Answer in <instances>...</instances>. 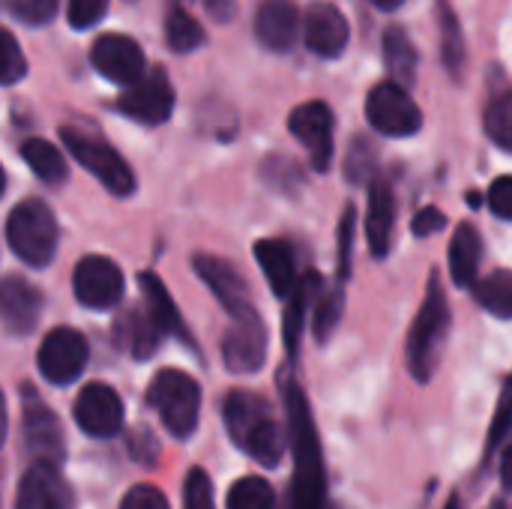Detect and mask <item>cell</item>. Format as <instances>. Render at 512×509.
<instances>
[{
    "instance_id": "6da1fadb",
    "label": "cell",
    "mask_w": 512,
    "mask_h": 509,
    "mask_svg": "<svg viewBox=\"0 0 512 509\" xmlns=\"http://www.w3.org/2000/svg\"><path fill=\"white\" fill-rule=\"evenodd\" d=\"M222 417H225V429L231 435V441L258 465L264 468H276L285 456V432L279 426V420L273 417V408L264 396L258 393H246V390H234L228 393L225 405H222Z\"/></svg>"
},
{
    "instance_id": "c3c4849f",
    "label": "cell",
    "mask_w": 512,
    "mask_h": 509,
    "mask_svg": "<svg viewBox=\"0 0 512 509\" xmlns=\"http://www.w3.org/2000/svg\"><path fill=\"white\" fill-rule=\"evenodd\" d=\"M3 189H6V174H3V168H0V195H3Z\"/></svg>"
},
{
    "instance_id": "bcb514c9",
    "label": "cell",
    "mask_w": 512,
    "mask_h": 509,
    "mask_svg": "<svg viewBox=\"0 0 512 509\" xmlns=\"http://www.w3.org/2000/svg\"><path fill=\"white\" fill-rule=\"evenodd\" d=\"M3 438H6V399L0 393V447H3Z\"/></svg>"
},
{
    "instance_id": "e0dca14e",
    "label": "cell",
    "mask_w": 512,
    "mask_h": 509,
    "mask_svg": "<svg viewBox=\"0 0 512 509\" xmlns=\"http://www.w3.org/2000/svg\"><path fill=\"white\" fill-rule=\"evenodd\" d=\"M18 509H75L72 507V492L57 474L54 465L36 462L21 486H18Z\"/></svg>"
},
{
    "instance_id": "2e32d148",
    "label": "cell",
    "mask_w": 512,
    "mask_h": 509,
    "mask_svg": "<svg viewBox=\"0 0 512 509\" xmlns=\"http://www.w3.org/2000/svg\"><path fill=\"white\" fill-rule=\"evenodd\" d=\"M300 33L294 0H264L255 12V36L270 51H291Z\"/></svg>"
},
{
    "instance_id": "7a4b0ae2",
    "label": "cell",
    "mask_w": 512,
    "mask_h": 509,
    "mask_svg": "<svg viewBox=\"0 0 512 509\" xmlns=\"http://www.w3.org/2000/svg\"><path fill=\"white\" fill-rule=\"evenodd\" d=\"M450 324H453L450 297L441 285V273L432 270L426 297L414 315V324H411L408 342H405V363L417 384H429L435 378L444 348H447V339H450Z\"/></svg>"
},
{
    "instance_id": "7bdbcfd3",
    "label": "cell",
    "mask_w": 512,
    "mask_h": 509,
    "mask_svg": "<svg viewBox=\"0 0 512 509\" xmlns=\"http://www.w3.org/2000/svg\"><path fill=\"white\" fill-rule=\"evenodd\" d=\"M120 509H171L168 507V498L153 489V486H135L126 498H123V507Z\"/></svg>"
},
{
    "instance_id": "83f0119b",
    "label": "cell",
    "mask_w": 512,
    "mask_h": 509,
    "mask_svg": "<svg viewBox=\"0 0 512 509\" xmlns=\"http://www.w3.org/2000/svg\"><path fill=\"white\" fill-rule=\"evenodd\" d=\"M165 36H168V48L177 54H189L204 45V27L180 3H171V9H168Z\"/></svg>"
},
{
    "instance_id": "d590c367",
    "label": "cell",
    "mask_w": 512,
    "mask_h": 509,
    "mask_svg": "<svg viewBox=\"0 0 512 509\" xmlns=\"http://www.w3.org/2000/svg\"><path fill=\"white\" fill-rule=\"evenodd\" d=\"M354 228H357V210L348 204L342 219H339V243H336V276L339 285L348 282L351 276V261H354Z\"/></svg>"
},
{
    "instance_id": "8d00e7d4",
    "label": "cell",
    "mask_w": 512,
    "mask_h": 509,
    "mask_svg": "<svg viewBox=\"0 0 512 509\" xmlns=\"http://www.w3.org/2000/svg\"><path fill=\"white\" fill-rule=\"evenodd\" d=\"M24 72H27V60L21 45L9 30L0 27V84H15L24 78Z\"/></svg>"
},
{
    "instance_id": "ee69618b",
    "label": "cell",
    "mask_w": 512,
    "mask_h": 509,
    "mask_svg": "<svg viewBox=\"0 0 512 509\" xmlns=\"http://www.w3.org/2000/svg\"><path fill=\"white\" fill-rule=\"evenodd\" d=\"M501 483H504L507 492H512V438L507 441L504 456H501Z\"/></svg>"
},
{
    "instance_id": "74e56055",
    "label": "cell",
    "mask_w": 512,
    "mask_h": 509,
    "mask_svg": "<svg viewBox=\"0 0 512 509\" xmlns=\"http://www.w3.org/2000/svg\"><path fill=\"white\" fill-rule=\"evenodd\" d=\"M6 9L12 12V18H18L21 24L30 27H42L54 18L57 12V0H6Z\"/></svg>"
},
{
    "instance_id": "603a6c76",
    "label": "cell",
    "mask_w": 512,
    "mask_h": 509,
    "mask_svg": "<svg viewBox=\"0 0 512 509\" xmlns=\"http://www.w3.org/2000/svg\"><path fill=\"white\" fill-rule=\"evenodd\" d=\"M141 291H144V300H147V315L153 318V324L162 330V336L168 333H177L183 339H189L186 327H183V318L171 300V294L165 291V285L153 276V273H141Z\"/></svg>"
},
{
    "instance_id": "ba28073f",
    "label": "cell",
    "mask_w": 512,
    "mask_h": 509,
    "mask_svg": "<svg viewBox=\"0 0 512 509\" xmlns=\"http://www.w3.org/2000/svg\"><path fill=\"white\" fill-rule=\"evenodd\" d=\"M288 129L306 147L312 168L324 174L333 162V129H336L330 105L321 99L297 105L288 117Z\"/></svg>"
},
{
    "instance_id": "277c9868",
    "label": "cell",
    "mask_w": 512,
    "mask_h": 509,
    "mask_svg": "<svg viewBox=\"0 0 512 509\" xmlns=\"http://www.w3.org/2000/svg\"><path fill=\"white\" fill-rule=\"evenodd\" d=\"M147 402L156 408L162 426L174 438H189L198 426V411H201V387L195 378L177 369H165L150 381Z\"/></svg>"
},
{
    "instance_id": "d6986e66",
    "label": "cell",
    "mask_w": 512,
    "mask_h": 509,
    "mask_svg": "<svg viewBox=\"0 0 512 509\" xmlns=\"http://www.w3.org/2000/svg\"><path fill=\"white\" fill-rule=\"evenodd\" d=\"M39 312H42V297L27 279L6 276L0 282V318L12 333H30L39 321Z\"/></svg>"
},
{
    "instance_id": "1f68e13d",
    "label": "cell",
    "mask_w": 512,
    "mask_h": 509,
    "mask_svg": "<svg viewBox=\"0 0 512 509\" xmlns=\"http://www.w3.org/2000/svg\"><path fill=\"white\" fill-rule=\"evenodd\" d=\"M486 135L501 147L512 153V90L495 96L486 108Z\"/></svg>"
},
{
    "instance_id": "7dc6e473",
    "label": "cell",
    "mask_w": 512,
    "mask_h": 509,
    "mask_svg": "<svg viewBox=\"0 0 512 509\" xmlns=\"http://www.w3.org/2000/svg\"><path fill=\"white\" fill-rule=\"evenodd\" d=\"M372 6H378V9H399L405 0H369Z\"/></svg>"
},
{
    "instance_id": "ffe728a7",
    "label": "cell",
    "mask_w": 512,
    "mask_h": 509,
    "mask_svg": "<svg viewBox=\"0 0 512 509\" xmlns=\"http://www.w3.org/2000/svg\"><path fill=\"white\" fill-rule=\"evenodd\" d=\"M24 432H27V447H30V453H33L39 462L57 468V462L63 459V429H60L57 417H54L42 402H36L30 393H27Z\"/></svg>"
},
{
    "instance_id": "5b68a950",
    "label": "cell",
    "mask_w": 512,
    "mask_h": 509,
    "mask_svg": "<svg viewBox=\"0 0 512 509\" xmlns=\"http://www.w3.org/2000/svg\"><path fill=\"white\" fill-rule=\"evenodd\" d=\"M63 144L69 147V153L114 195H132L135 189V174L126 165V159L99 135L75 129V126H63Z\"/></svg>"
},
{
    "instance_id": "ab89813d",
    "label": "cell",
    "mask_w": 512,
    "mask_h": 509,
    "mask_svg": "<svg viewBox=\"0 0 512 509\" xmlns=\"http://www.w3.org/2000/svg\"><path fill=\"white\" fill-rule=\"evenodd\" d=\"M108 12V0H69V24L75 30H87L102 21Z\"/></svg>"
},
{
    "instance_id": "f35d334b",
    "label": "cell",
    "mask_w": 512,
    "mask_h": 509,
    "mask_svg": "<svg viewBox=\"0 0 512 509\" xmlns=\"http://www.w3.org/2000/svg\"><path fill=\"white\" fill-rule=\"evenodd\" d=\"M183 509H213V483L201 468H192L183 486Z\"/></svg>"
},
{
    "instance_id": "7c38bea8",
    "label": "cell",
    "mask_w": 512,
    "mask_h": 509,
    "mask_svg": "<svg viewBox=\"0 0 512 509\" xmlns=\"http://www.w3.org/2000/svg\"><path fill=\"white\" fill-rule=\"evenodd\" d=\"M72 285H75V297L87 309H114L123 297V273L114 261L102 255L81 258Z\"/></svg>"
},
{
    "instance_id": "9a60e30c",
    "label": "cell",
    "mask_w": 512,
    "mask_h": 509,
    "mask_svg": "<svg viewBox=\"0 0 512 509\" xmlns=\"http://www.w3.org/2000/svg\"><path fill=\"white\" fill-rule=\"evenodd\" d=\"M396 234V192L384 177L369 183V207H366V240L378 261H384L393 249Z\"/></svg>"
},
{
    "instance_id": "60d3db41",
    "label": "cell",
    "mask_w": 512,
    "mask_h": 509,
    "mask_svg": "<svg viewBox=\"0 0 512 509\" xmlns=\"http://www.w3.org/2000/svg\"><path fill=\"white\" fill-rule=\"evenodd\" d=\"M489 210L504 219V222H512V174L507 177H498L492 186H489Z\"/></svg>"
},
{
    "instance_id": "4316f807",
    "label": "cell",
    "mask_w": 512,
    "mask_h": 509,
    "mask_svg": "<svg viewBox=\"0 0 512 509\" xmlns=\"http://www.w3.org/2000/svg\"><path fill=\"white\" fill-rule=\"evenodd\" d=\"M21 156L39 180H45V183L66 180V159L60 156V150L54 144H48L42 138H30L21 144Z\"/></svg>"
},
{
    "instance_id": "7402d4cb",
    "label": "cell",
    "mask_w": 512,
    "mask_h": 509,
    "mask_svg": "<svg viewBox=\"0 0 512 509\" xmlns=\"http://www.w3.org/2000/svg\"><path fill=\"white\" fill-rule=\"evenodd\" d=\"M255 261H258L270 291L276 297H291V291L300 282L291 246L285 240H258L255 243Z\"/></svg>"
},
{
    "instance_id": "5bb4252c",
    "label": "cell",
    "mask_w": 512,
    "mask_h": 509,
    "mask_svg": "<svg viewBox=\"0 0 512 509\" xmlns=\"http://www.w3.org/2000/svg\"><path fill=\"white\" fill-rule=\"evenodd\" d=\"M303 36H306L309 51L333 60L348 48L351 27H348V18L342 15L339 6H333L327 0H315L303 15Z\"/></svg>"
},
{
    "instance_id": "4fadbf2b",
    "label": "cell",
    "mask_w": 512,
    "mask_h": 509,
    "mask_svg": "<svg viewBox=\"0 0 512 509\" xmlns=\"http://www.w3.org/2000/svg\"><path fill=\"white\" fill-rule=\"evenodd\" d=\"M75 423L93 438L117 435L120 426H123V402H120V396L102 381L87 384L75 399Z\"/></svg>"
},
{
    "instance_id": "8992f818",
    "label": "cell",
    "mask_w": 512,
    "mask_h": 509,
    "mask_svg": "<svg viewBox=\"0 0 512 509\" xmlns=\"http://www.w3.org/2000/svg\"><path fill=\"white\" fill-rule=\"evenodd\" d=\"M222 360H225V369L234 375H255L264 369L267 327L252 303L231 312V324L222 339Z\"/></svg>"
},
{
    "instance_id": "44dd1931",
    "label": "cell",
    "mask_w": 512,
    "mask_h": 509,
    "mask_svg": "<svg viewBox=\"0 0 512 509\" xmlns=\"http://www.w3.org/2000/svg\"><path fill=\"white\" fill-rule=\"evenodd\" d=\"M450 279L462 291H474L483 267V234L474 222H462L450 240Z\"/></svg>"
},
{
    "instance_id": "d6a6232c",
    "label": "cell",
    "mask_w": 512,
    "mask_h": 509,
    "mask_svg": "<svg viewBox=\"0 0 512 509\" xmlns=\"http://www.w3.org/2000/svg\"><path fill=\"white\" fill-rule=\"evenodd\" d=\"M345 177L354 186L372 183L375 180V147L366 138H354L345 156Z\"/></svg>"
},
{
    "instance_id": "4dcf8cb0",
    "label": "cell",
    "mask_w": 512,
    "mask_h": 509,
    "mask_svg": "<svg viewBox=\"0 0 512 509\" xmlns=\"http://www.w3.org/2000/svg\"><path fill=\"white\" fill-rule=\"evenodd\" d=\"M441 54H444V63L453 75L462 72V63H465V39H462V27L456 21V12L450 9L447 0H441Z\"/></svg>"
},
{
    "instance_id": "3957f363",
    "label": "cell",
    "mask_w": 512,
    "mask_h": 509,
    "mask_svg": "<svg viewBox=\"0 0 512 509\" xmlns=\"http://www.w3.org/2000/svg\"><path fill=\"white\" fill-rule=\"evenodd\" d=\"M6 240L9 249L27 264V267H45L54 258L57 249V222L48 204L30 198L21 201L6 222Z\"/></svg>"
},
{
    "instance_id": "836d02e7",
    "label": "cell",
    "mask_w": 512,
    "mask_h": 509,
    "mask_svg": "<svg viewBox=\"0 0 512 509\" xmlns=\"http://www.w3.org/2000/svg\"><path fill=\"white\" fill-rule=\"evenodd\" d=\"M159 339H162V330L153 324L147 309L144 312H132V318H129V339H126L132 354L135 357H150L156 351Z\"/></svg>"
},
{
    "instance_id": "d4e9b609",
    "label": "cell",
    "mask_w": 512,
    "mask_h": 509,
    "mask_svg": "<svg viewBox=\"0 0 512 509\" xmlns=\"http://www.w3.org/2000/svg\"><path fill=\"white\" fill-rule=\"evenodd\" d=\"M384 63L396 84H411L417 75V48L411 45L408 33L402 27H387L384 33Z\"/></svg>"
},
{
    "instance_id": "f6af8a7d",
    "label": "cell",
    "mask_w": 512,
    "mask_h": 509,
    "mask_svg": "<svg viewBox=\"0 0 512 509\" xmlns=\"http://www.w3.org/2000/svg\"><path fill=\"white\" fill-rule=\"evenodd\" d=\"M204 6H207L210 15L219 18V21H225V18L231 15V0H204Z\"/></svg>"
},
{
    "instance_id": "ac0fdd59",
    "label": "cell",
    "mask_w": 512,
    "mask_h": 509,
    "mask_svg": "<svg viewBox=\"0 0 512 509\" xmlns=\"http://www.w3.org/2000/svg\"><path fill=\"white\" fill-rule=\"evenodd\" d=\"M195 273L201 276V282L216 294V300L231 312L249 306V288H246V279L240 276V270L225 261V258H216V255H195Z\"/></svg>"
},
{
    "instance_id": "484cf974",
    "label": "cell",
    "mask_w": 512,
    "mask_h": 509,
    "mask_svg": "<svg viewBox=\"0 0 512 509\" xmlns=\"http://www.w3.org/2000/svg\"><path fill=\"white\" fill-rule=\"evenodd\" d=\"M474 297L489 315L512 321V270H492L489 276H483L474 285Z\"/></svg>"
},
{
    "instance_id": "8fae6325",
    "label": "cell",
    "mask_w": 512,
    "mask_h": 509,
    "mask_svg": "<svg viewBox=\"0 0 512 509\" xmlns=\"http://www.w3.org/2000/svg\"><path fill=\"white\" fill-rule=\"evenodd\" d=\"M87 354V339L78 330L57 327L39 345V372L51 384H69L84 372Z\"/></svg>"
},
{
    "instance_id": "f1b7e54d",
    "label": "cell",
    "mask_w": 512,
    "mask_h": 509,
    "mask_svg": "<svg viewBox=\"0 0 512 509\" xmlns=\"http://www.w3.org/2000/svg\"><path fill=\"white\" fill-rule=\"evenodd\" d=\"M345 288L336 285L330 291H324L318 297V303L312 306V333H315V342L318 345H327L336 333V327L342 324V315H345Z\"/></svg>"
},
{
    "instance_id": "f546056e",
    "label": "cell",
    "mask_w": 512,
    "mask_h": 509,
    "mask_svg": "<svg viewBox=\"0 0 512 509\" xmlns=\"http://www.w3.org/2000/svg\"><path fill=\"white\" fill-rule=\"evenodd\" d=\"M228 509H276V492L264 477H243L228 492Z\"/></svg>"
},
{
    "instance_id": "52a82bcc",
    "label": "cell",
    "mask_w": 512,
    "mask_h": 509,
    "mask_svg": "<svg viewBox=\"0 0 512 509\" xmlns=\"http://www.w3.org/2000/svg\"><path fill=\"white\" fill-rule=\"evenodd\" d=\"M366 117L375 132L390 138H408L423 129V111L411 93L396 81H381L366 99Z\"/></svg>"
},
{
    "instance_id": "cb8c5ba5",
    "label": "cell",
    "mask_w": 512,
    "mask_h": 509,
    "mask_svg": "<svg viewBox=\"0 0 512 509\" xmlns=\"http://www.w3.org/2000/svg\"><path fill=\"white\" fill-rule=\"evenodd\" d=\"M318 291H321V279H318V273H306V276L297 282V288L291 291V297H288V309H285V348H288V354H291V357L300 351L303 318H306L309 303H312V297H315Z\"/></svg>"
},
{
    "instance_id": "e575fe53",
    "label": "cell",
    "mask_w": 512,
    "mask_h": 509,
    "mask_svg": "<svg viewBox=\"0 0 512 509\" xmlns=\"http://www.w3.org/2000/svg\"><path fill=\"white\" fill-rule=\"evenodd\" d=\"M512 438V378L504 384V393L498 399V411L495 420L489 426V444H486V459L495 456L507 441Z\"/></svg>"
},
{
    "instance_id": "9c48e42d",
    "label": "cell",
    "mask_w": 512,
    "mask_h": 509,
    "mask_svg": "<svg viewBox=\"0 0 512 509\" xmlns=\"http://www.w3.org/2000/svg\"><path fill=\"white\" fill-rule=\"evenodd\" d=\"M120 114H126L135 123L144 126H159L171 117L174 108V87L162 69L147 72L138 84L126 87V93L117 99Z\"/></svg>"
},
{
    "instance_id": "30bf717a",
    "label": "cell",
    "mask_w": 512,
    "mask_h": 509,
    "mask_svg": "<svg viewBox=\"0 0 512 509\" xmlns=\"http://www.w3.org/2000/svg\"><path fill=\"white\" fill-rule=\"evenodd\" d=\"M90 63L96 66V72L102 78L123 84V87H132L147 75L144 51L138 48V42H132L129 36H120V33L99 36L90 48Z\"/></svg>"
},
{
    "instance_id": "b9f144b4",
    "label": "cell",
    "mask_w": 512,
    "mask_h": 509,
    "mask_svg": "<svg viewBox=\"0 0 512 509\" xmlns=\"http://www.w3.org/2000/svg\"><path fill=\"white\" fill-rule=\"evenodd\" d=\"M444 228H447V213L438 210V207H423V210L414 216V222H411V231H414L420 240H429V237L441 234Z\"/></svg>"
}]
</instances>
